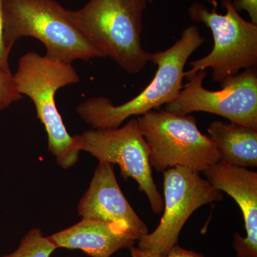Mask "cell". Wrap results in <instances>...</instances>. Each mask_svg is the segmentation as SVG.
<instances>
[{
    "mask_svg": "<svg viewBox=\"0 0 257 257\" xmlns=\"http://www.w3.org/2000/svg\"><path fill=\"white\" fill-rule=\"evenodd\" d=\"M164 214L152 234L138 240V248L166 256L178 241L181 230L194 211L219 202L222 192L214 189L199 172L177 167L164 172Z\"/></svg>",
    "mask_w": 257,
    "mask_h": 257,
    "instance_id": "9",
    "label": "cell"
},
{
    "mask_svg": "<svg viewBox=\"0 0 257 257\" xmlns=\"http://www.w3.org/2000/svg\"><path fill=\"white\" fill-rule=\"evenodd\" d=\"M207 74V70L199 71L189 79L178 97L166 104L165 111L179 116L204 111L257 130L256 68L244 69L221 83L217 91L203 86Z\"/></svg>",
    "mask_w": 257,
    "mask_h": 257,
    "instance_id": "8",
    "label": "cell"
},
{
    "mask_svg": "<svg viewBox=\"0 0 257 257\" xmlns=\"http://www.w3.org/2000/svg\"><path fill=\"white\" fill-rule=\"evenodd\" d=\"M203 173L214 189L233 198L242 212L246 236L236 233L233 246L237 257H257V173L219 160Z\"/></svg>",
    "mask_w": 257,
    "mask_h": 257,
    "instance_id": "11",
    "label": "cell"
},
{
    "mask_svg": "<svg viewBox=\"0 0 257 257\" xmlns=\"http://www.w3.org/2000/svg\"><path fill=\"white\" fill-rule=\"evenodd\" d=\"M73 138L79 152H88L99 162L119 166L121 177L136 181L139 190L145 193L152 211L162 212L164 200L152 177L150 150L138 119L118 128L87 130Z\"/></svg>",
    "mask_w": 257,
    "mask_h": 257,
    "instance_id": "7",
    "label": "cell"
},
{
    "mask_svg": "<svg viewBox=\"0 0 257 257\" xmlns=\"http://www.w3.org/2000/svg\"><path fill=\"white\" fill-rule=\"evenodd\" d=\"M165 257H206L199 254V253L194 252L193 251L184 249L183 248L175 245L172 249L170 250L168 254Z\"/></svg>",
    "mask_w": 257,
    "mask_h": 257,
    "instance_id": "18",
    "label": "cell"
},
{
    "mask_svg": "<svg viewBox=\"0 0 257 257\" xmlns=\"http://www.w3.org/2000/svg\"><path fill=\"white\" fill-rule=\"evenodd\" d=\"M3 38L9 52L22 37L40 40L51 60L72 63L104 55L56 0H3Z\"/></svg>",
    "mask_w": 257,
    "mask_h": 257,
    "instance_id": "2",
    "label": "cell"
},
{
    "mask_svg": "<svg viewBox=\"0 0 257 257\" xmlns=\"http://www.w3.org/2000/svg\"><path fill=\"white\" fill-rule=\"evenodd\" d=\"M219 160L235 167H257V130L237 123L215 121L207 128Z\"/></svg>",
    "mask_w": 257,
    "mask_h": 257,
    "instance_id": "13",
    "label": "cell"
},
{
    "mask_svg": "<svg viewBox=\"0 0 257 257\" xmlns=\"http://www.w3.org/2000/svg\"><path fill=\"white\" fill-rule=\"evenodd\" d=\"M130 248L133 257H164L151 251H145V250L134 247L133 246Z\"/></svg>",
    "mask_w": 257,
    "mask_h": 257,
    "instance_id": "19",
    "label": "cell"
},
{
    "mask_svg": "<svg viewBox=\"0 0 257 257\" xmlns=\"http://www.w3.org/2000/svg\"><path fill=\"white\" fill-rule=\"evenodd\" d=\"M77 211L82 218L124 226L136 236L138 241L148 234L147 224L121 192L111 164L99 162L89 188L79 201Z\"/></svg>",
    "mask_w": 257,
    "mask_h": 257,
    "instance_id": "10",
    "label": "cell"
},
{
    "mask_svg": "<svg viewBox=\"0 0 257 257\" xmlns=\"http://www.w3.org/2000/svg\"><path fill=\"white\" fill-rule=\"evenodd\" d=\"M137 119L150 150V165L157 172L181 167L200 173L219 162L214 143L201 133L192 115L152 110Z\"/></svg>",
    "mask_w": 257,
    "mask_h": 257,
    "instance_id": "6",
    "label": "cell"
},
{
    "mask_svg": "<svg viewBox=\"0 0 257 257\" xmlns=\"http://www.w3.org/2000/svg\"><path fill=\"white\" fill-rule=\"evenodd\" d=\"M56 249L42 230L34 228L24 236L16 250L2 257H50Z\"/></svg>",
    "mask_w": 257,
    "mask_h": 257,
    "instance_id": "14",
    "label": "cell"
},
{
    "mask_svg": "<svg viewBox=\"0 0 257 257\" xmlns=\"http://www.w3.org/2000/svg\"><path fill=\"white\" fill-rule=\"evenodd\" d=\"M221 5L226 14L210 12L200 3L189 6V18L210 30L214 46L209 55L189 63L192 68L184 72L187 80L199 71L210 69L213 81L220 84L241 69L257 67V25L241 18L231 0H221Z\"/></svg>",
    "mask_w": 257,
    "mask_h": 257,
    "instance_id": "5",
    "label": "cell"
},
{
    "mask_svg": "<svg viewBox=\"0 0 257 257\" xmlns=\"http://www.w3.org/2000/svg\"><path fill=\"white\" fill-rule=\"evenodd\" d=\"M47 238L57 248L79 249L91 257H110L138 241L124 226L87 218Z\"/></svg>",
    "mask_w": 257,
    "mask_h": 257,
    "instance_id": "12",
    "label": "cell"
},
{
    "mask_svg": "<svg viewBox=\"0 0 257 257\" xmlns=\"http://www.w3.org/2000/svg\"><path fill=\"white\" fill-rule=\"evenodd\" d=\"M23 96L17 89L13 74L0 67V111L8 109Z\"/></svg>",
    "mask_w": 257,
    "mask_h": 257,
    "instance_id": "15",
    "label": "cell"
},
{
    "mask_svg": "<svg viewBox=\"0 0 257 257\" xmlns=\"http://www.w3.org/2000/svg\"><path fill=\"white\" fill-rule=\"evenodd\" d=\"M232 5L238 13L246 11L251 23L257 25V0H234Z\"/></svg>",
    "mask_w": 257,
    "mask_h": 257,
    "instance_id": "17",
    "label": "cell"
},
{
    "mask_svg": "<svg viewBox=\"0 0 257 257\" xmlns=\"http://www.w3.org/2000/svg\"><path fill=\"white\" fill-rule=\"evenodd\" d=\"M147 1H148V3H152V2H153V0H147Z\"/></svg>",
    "mask_w": 257,
    "mask_h": 257,
    "instance_id": "20",
    "label": "cell"
},
{
    "mask_svg": "<svg viewBox=\"0 0 257 257\" xmlns=\"http://www.w3.org/2000/svg\"><path fill=\"white\" fill-rule=\"evenodd\" d=\"M147 0H89L69 10L72 21L105 57L128 74L140 73L151 53L143 48V15Z\"/></svg>",
    "mask_w": 257,
    "mask_h": 257,
    "instance_id": "3",
    "label": "cell"
},
{
    "mask_svg": "<svg viewBox=\"0 0 257 257\" xmlns=\"http://www.w3.org/2000/svg\"><path fill=\"white\" fill-rule=\"evenodd\" d=\"M204 42L205 38L201 36L196 25L184 29L170 48L151 53L150 62L157 66L156 73L138 95L117 106L106 96H93L77 106V114L92 128H115L131 116L157 110L175 100L183 88L187 61Z\"/></svg>",
    "mask_w": 257,
    "mask_h": 257,
    "instance_id": "1",
    "label": "cell"
},
{
    "mask_svg": "<svg viewBox=\"0 0 257 257\" xmlns=\"http://www.w3.org/2000/svg\"><path fill=\"white\" fill-rule=\"evenodd\" d=\"M10 53L3 38V0H0V67L6 72H12L9 64Z\"/></svg>",
    "mask_w": 257,
    "mask_h": 257,
    "instance_id": "16",
    "label": "cell"
},
{
    "mask_svg": "<svg viewBox=\"0 0 257 257\" xmlns=\"http://www.w3.org/2000/svg\"><path fill=\"white\" fill-rule=\"evenodd\" d=\"M13 77L18 92L33 102L37 118L47 133L49 151L57 165L64 170L73 167L80 152L62 121L56 106L55 94L60 88L80 82L74 66L29 52L20 57Z\"/></svg>",
    "mask_w": 257,
    "mask_h": 257,
    "instance_id": "4",
    "label": "cell"
}]
</instances>
